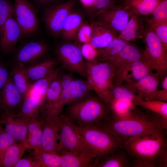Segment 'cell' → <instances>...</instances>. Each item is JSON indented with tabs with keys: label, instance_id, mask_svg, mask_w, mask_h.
<instances>
[{
	"label": "cell",
	"instance_id": "1",
	"mask_svg": "<svg viewBox=\"0 0 167 167\" xmlns=\"http://www.w3.org/2000/svg\"><path fill=\"white\" fill-rule=\"evenodd\" d=\"M98 126L113 134L121 145L129 139L141 135L166 131L167 122L157 114L143 113L135 109L128 117L118 119L111 115Z\"/></svg>",
	"mask_w": 167,
	"mask_h": 167
},
{
	"label": "cell",
	"instance_id": "2",
	"mask_svg": "<svg viewBox=\"0 0 167 167\" xmlns=\"http://www.w3.org/2000/svg\"><path fill=\"white\" fill-rule=\"evenodd\" d=\"M166 132L156 131L131 138L121 145L127 152L131 167H157L159 153L166 147Z\"/></svg>",
	"mask_w": 167,
	"mask_h": 167
},
{
	"label": "cell",
	"instance_id": "3",
	"mask_svg": "<svg viewBox=\"0 0 167 167\" xmlns=\"http://www.w3.org/2000/svg\"><path fill=\"white\" fill-rule=\"evenodd\" d=\"M68 105L66 116L77 126L98 125L111 115L109 105L91 93Z\"/></svg>",
	"mask_w": 167,
	"mask_h": 167
},
{
	"label": "cell",
	"instance_id": "4",
	"mask_svg": "<svg viewBox=\"0 0 167 167\" xmlns=\"http://www.w3.org/2000/svg\"><path fill=\"white\" fill-rule=\"evenodd\" d=\"M86 79L89 81L97 97L109 104L113 99L112 91L115 71L105 61L97 60L85 62Z\"/></svg>",
	"mask_w": 167,
	"mask_h": 167
},
{
	"label": "cell",
	"instance_id": "5",
	"mask_svg": "<svg viewBox=\"0 0 167 167\" xmlns=\"http://www.w3.org/2000/svg\"><path fill=\"white\" fill-rule=\"evenodd\" d=\"M76 126L84 144L98 160L121 145L113 134L99 126Z\"/></svg>",
	"mask_w": 167,
	"mask_h": 167
},
{
	"label": "cell",
	"instance_id": "6",
	"mask_svg": "<svg viewBox=\"0 0 167 167\" xmlns=\"http://www.w3.org/2000/svg\"><path fill=\"white\" fill-rule=\"evenodd\" d=\"M54 119L59 135L57 148L58 154L67 152L78 155L92 154L83 143L76 126L66 115L60 114Z\"/></svg>",
	"mask_w": 167,
	"mask_h": 167
},
{
	"label": "cell",
	"instance_id": "7",
	"mask_svg": "<svg viewBox=\"0 0 167 167\" xmlns=\"http://www.w3.org/2000/svg\"><path fill=\"white\" fill-rule=\"evenodd\" d=\"M37 10L29 0H15L13 14L21 30L20 38L36 35L41 32Z\"/></svg>",
	"mask_w": 167,
	"mask_h": 167
},
{
	"label": "cell",
	"instance_id": "8",
	"mask_svg": "<svg viewBox=\"0 0 167 167\" xmlns=\"http://www.w3.org/2000/svg\"><path fill=\"white\" fill-rule=\"evenodd\" d=\"M144 36L145 49L143 56L150 64L159 77L167 71V51L154 31L149 27L145 30Z\"/></svg>",
	"mask_w": 167,
	"mask_h": 167
},
{
	"label": "cell",
	"instance_id": "9",
	"mask_svg": "<svg viewBox=\"0 0 167 167\" xmlns=\"http://www.w3.org/2000/svg\"><path fill=\"white\" fill-rule=\"evenodd\" d=\"M76 2V0H68L43 9L42 19L45 28L53 38L61 36L65 20Z\"/></svg>",
	"mask_w": 167,
	"mask_h": 167
},
{
	"label": "cell",
	"instance_id": "10",
	"mask_svg": "<svg viewBox=\"0 0 167 167\" xmlns=\"http://www.w3.org/2000/svg\"><path fill=\"white\" fill-rule=\"evenodd\" d=\"M56 52L65 69L71 73H77L86 79L85 62L80 45L71 42L64 43L58 45Z\"/></svg>",
	"mask_w": 167,
	"mask_h": 167
},
{
	"label": "cell",
	"instance_id": "11",
	"mask_svg": "<svg viewBox=\"0 0 167 167\" xmlns=\"http://www.w3.org/2000/svg\"><path fill=\"white\" fill-rule=\"evenodd\" d=\"M142 55L137 48L128 44L115 55L105 61L114 69V87L121 85L131 64L140 59Z\"/></svg>",
	"mask_w": 167,
	"mask_h": 167
},
{
	"label": "cell",
	"instance_id": "12",
	"mask_svg": "<svg viewBox=\"0 0 167 167\" xmlns=\"http://www.w3.org/2000/svg\"><path fill=\"white\" fill-rule=\"evenodd\" d=\"M115 3L96 16L99 21L116 33L118 36L127 23L133 14L121 3Z\"/></svg>",
	"mask_w": 167,
	"mask_h": 167
},
{
	"label": "cell",
	"instance_id": "13",
	"mask_svg": "<svg viewBox=\"0 0 167 167\" xmlns=\"http://www.w3.org/2000/svg\"><path fill=\"white\" fill-rule=\"evenodd\" d=\"M0 118L6 131L18 143H24L27 137L28 121L16 112L0 111Z\"/></svg>",
	"mask_w": 167,
	"mask_h": 167
},
{
	"label": "cell",
	"instance_id": "14",
	"mask_svg": "<svg viewBox=\"0 0 167 167\" xmlns=\"http://www.w3.org/2000/svg\"><path fill=\"white\" fill-rule=\"evenodd\" d=\"M48 47L47 43L41 40L27 42L22 45L15 55L17 64L24 66L26 63L38 60L46 53Z\"/></svg>",
	"mask_w": 167,
	"mask_h": 167
},
{
	"label": "cell",
	"instance_id": "15",
	"mask_svg": "<svg viewBox=\"0 0 167 167\" xmlns=\"http://www.w3.org/2000/svg\"><path fill=\"white\" fill-rule=\"evenodd\" d=\"M23 101L21 94L10 75L0 94V111L17 112Z\"/></svg>",
	"mask_w": 167,
	"mask_h": 167
},
{
	"label": "cell",
	"instance_id": "16",
	"mask_svg": "<svg viewBox=\"0 0 167 167\" xmlns=\"http://www.w3.org/2000/svg\"><path fill=\"white\" fill-rule=\"evenodd\" d=\"M21 35L20 29L13 13L6 21L2 31L0 37L1 52L6 54L12 51L20 38Z\"/></svg>",
	"mask_w": 167,
	"mask_h": 167
},
{
	"label": "cell",
	"instance_id": "17",
	"mask_svg": "<svg viewBox=\"0 0 167 167\" xmlns=\"http://www.w3.org/2000/svg\"><path fill=\"white\" fill-rule=\"evenodd\" d=\"M159 77L157 74L152 72L136 82L127 83V88L144 100H153L157 90Z\"/></svg>",
	"mask_w": 167,
	"mask_h": 167
},
{
	"label": "cell",
	"instance_id": "18",
	"mask_svg": "<svg viewBox=\"0 0 167 167\" xmlns=\"http://www.w3.org/2000/svg\"><path fill=\"white\" fill-rule=\"evenodd\" d=\"M43 131L41 150L45 151L57 153V148L59 139L58 127L54 118L39 115Z\"/></svg>",
	"mask_w": 167,
	"mask_h": 167
},
{
	"label": "cell",
	"instance_id": "19",
	"mask_svg": "<svg viewBox=\"0 0 167 167\" xmlns=\"http://www.w3.org/2000/svg\"><path fill=\"white\" fill-rule=\"evenodd\" d=\"M90 24L92 32L90 42L98 49L104 48L118 37L116 33L96 20Z\"/></svg>",
	"mask_w": 167,
	"mask_h": 167
},
{
	"label": "cell",
	"instance_id": "20",
	"mask_svg": "<svg viewBox=\"0 0 167 167\" xmlns=\"http://www.w3.org/2000/svg\"><path fill=\"white\" fill-rule=\"evenodd\" d=\"M95 167H131L130 157L126 150L121 145L109 154L97 160Z\"/></svg>",
	"mask_w": 167,
	"mask_h": 167
},
{
	"label": "cell",
	"instance_id": "21",
	"mask_svg": "<svg viewBox=\"0 0 167 167\" xmlns=\"http://www.w3.org/2000/svg\"><path fill=\"white\" fill-rule=\"evenodd\" d=\"M42 102L39 96L29 91L16 113L21 117L29 121L39 115Z\"/></svg>",
	"mask_w": 167,
	"mask_h": 167
},
{
	"label": "cell",
	"instance_id": "22",
	"mask_svg": "<svg viewBox=\"0 0 167 167\" xmlns=\"http://www.w3.org/2000/svg\"><path fill=\"white\" fill-rule=\"evenodd\" d=\"M62 89L61 74L52 82L41 103L40 114L48 115L57 103Z\"/></svg>",
	"mask_w": 167,
	"mask_h": 167
},
{
	"label": "cell",
	"instance_id": "23",
	"mask_svg": "<svg viewBox=\"0 0 167 167\" xmlns=\"http://www.w3.org/2000/svg\"><path fill=\"white\" fill-rule=\"evenodd\" d=\"M27 134L28 137L24 143L27 148L34 150L40 149L41 145L43 131L39 115L29 121Z\"/></svg>",
	"mask_w": 167,
	"mask_h": 167
},
{
	"label": "cell",
	"instance_id": "24",
	"mask_svg": "<svg viewBox=\"0 0 167 167\" xmlns=\"http://www.w3.org/2000/svg\"><path fill=\"white\" fill-rule=\"evenodd\" d=\"M153 71L150 64L142 55L140 59L131 64L125 75L123 82L127 83L136 82L152 73Z\"/></svg>",
	"mask_w": 167,
	"mask_h": 167
},
{
	"label": "cell",
	"instance_id": "25",
	"mask_svg": "<svg viewBox=\"0 0 167 167\" xmlns=\"http://www.w3.org/2000/svg\"><path fill=\"white\" fill-rule=\"evenodd\" d=\"M83 22L81 14L73 9L65 20L61 36L67 41L76 40L78 30Z\"/></svg>",
	"mask_w": 167,
	"mask_h": 167
},
{
	"label": "cell",
	"instance_id": "26",
	"mask_svg": "<svg viewBox=\"0 0 167 167\" xmlns=\"http://www.w3.org/2000/svg\"><path fill=\"white\" fill-rule=\"evenodd\" d=\"M62 89L59 99L53 109L45 116L54 118L59 115L64 106L68 104L71 99L70 83L72 77L69 74H61Z\"/></svg>",
	"mask_w": 167,
	"mask_h": 167
},
{
	"label": "cell",
	"instance_id": "27",
	"mask_svg": "<svg viewBox=\"0 0 167 167\" xmlns=\"http://www.w3.org/2000/svg\"><path fill=\"white\" fill-rule=\"evenodd\" d=\"M61 167H92L93 160L96 159L91 154L76 155L67 152L60 153Z\"/></svg>",
	"mask_w": 167,
	"mask_h": 167
},
{
	"label": "cell",
	"instance_id": "28",
	"mask_svg": "<svg viewBox=\"0 0 167 167\" xmlns=\"http://www.w3.org/2000/svg\"><path fill=\"white\" fill-rule=\"evenodd\" d=\"M161 0H125L123 4L133 14L146 15L151 14Z\"/></svg>",
	"mask_w": 167,
	"mask_h": 167
},
{
	"label": "cell",
	"instance_id": "29",
	"mask_svg": "<svg viewBox=\"0 0 167 167\" xmlns=\"http://www.w3.org/2000/svg\"><path fill=\"white\" fill-rule=\"evenodd\" d=\"M9 75L24 100L29 92L31 85L25 73V67L16 64L12 67Z\"/></svg>",
	"mask_w": 167,
	"mask_h": 167
},
{
	"label": "cell",
	"instance_id": "30",
	"mask_svg": "<svg viewBox=\"0 0 167 167\" xmlns=\"http://www.w3.org/2000/svg\"><path fill=\"white\" fill-rule=\"evenodd\" d=\"M56 60L49 59L28 67H25V71L30 81L34 82L47 75L56 68Z\"/></svg>",
	"mask_w": 167,
	"mask_h": 167
},
{
	"label": "cell",
	"instance_id": "31",
	"mask_svg": "<svg viewBox=\"0 0 167 167\" xmlns=\"http://www.w3.org/2000/svg\"><path fill=\"white\" fill-rule=\"evenodd\" d=\"M133 103L161 116L167 122V102L156 100H145L135 94Z\"/></svg>",
	"mask_w": 167,
	"mask_h": 167
},
{
	"label": "cell",
	"instance_id": "32",
	"mask_svg": "<svg viewBox=\"0 0 167 167\" xmlns=\"http://www.w3.org/2000/svg\"><path fill=\"white\" fill-rule=\"evenodd\" d=\"M27 149L24 143H15L6 150L2 157L0 167H14Z\"/></svg>",
	"mask_w": 167,
	"mask_h": 167
},
{
	"label": "cell",
	"instance_id": "33",
	"mask_svg": "<svg viewBox=\"0 0 167 167\" xmlns=\"http://www.w3.org/2000/svg\"><path fill=\"white\" fill-rule=\"evenodd\" d=\"M60 74V68H55L46 76L31 84L30 91L39 96L42 101L51 83Z\"/></svg>",
	"mask_w": 167,
	"mask_h": 167
},
{
	"label": "cell",
	"instance_id": "34",
	"mask_svg": "<svg viewBox=\"0 0 167 167\" xmlns=\"http://www.w3.org/2000/svg\"><path fill=\"white\" fill-rule=\"evenodd\" d=\"M92 91V87L87 79L72 78L70 83L71 99L68 104L85 97Z\"/></svg>",
	"mask_w": 167,
	"mask_h": 167
},
{
	"label": "cell",
	"instance_id": "35",
	"mask_svg": "<svg viewBox=\"0 0 167 167\" xmlns=\"http://www.w3.org/2000/svg\"><path fill=\"white\" fill-rule=\"evenodd\" d=\"M109 105L111 116L118 119L129 117L136 109V106L133 102L115 99Z\"/></svg>",
	"mask_w": 167,
	"mask_h": 167
},
{
	"label": "cell",
	"instance_id": "36",
	"mask_svg": "<svg viewBox=\"0 0 167 167\" xmlns=\"http://www.w3.org/2000/svg\"><path fill=\"white\" fill-rule=\"evenodd\" d=\"M138 16L135 14L131 15L126 26L119 32L118 37L128 42L138 37L141 27Z\"/></svg>",
	"mask_w": 167,
	"mask_h": 167
},
{
	"label": "cell",
	"instance_id": "37",
	"mask_svg": "<svg viewBox=\"0 0 167 167\" xmlns=\"http://www.w3.org/2000/svg\"><path fill=\"white\" fill-rule=\"evenodd\" d=\"M33 156L40 164L41 167H61L60 155L44 151L40 149L34 150Z\"/></svg>",
	"mask_w": 167,
	"mask_h": 167
},
{
	"label": "cell",
	"instance_id": "38",
	"mask_svg": "<svg viewBox=\"0 0 167 167\" xmlns=\"http://www.w3.org/2000/svg\"><path fill=\"white\" fill-rule=\"evenodd\" d=\"M128 44V42L118 37L115 38L106 47L98 49L99 53L96 60L106 61L116 54Z\"/></svg>",
	"mask_w": 167,
	"mask_h": 167
},
{
	"label": "cell",
	"instance_id": "39",
	"mask_svg": "<svg viewBox=\"0 0 167 167\" xmlns=\"http://www.w3.org/2000/svg\"><path fill=\"white\" fill-rule=\"evenodd\" d=\"M149 27L159 38L165 49L167 50V21L161 22H148Z\"/></svg>",
	"mask_w": 167,
	"mask_h": 167
},
{
	"label": "cell",
	"instance_id": "40",
	"mask_svg": "<svg viewBox=\"0 0 167 167\" xmlns=\"http://www.w3.org/2000/svg\"><path fill=\"white\" fill-rule=\"evenodd\" d=\"M14 12V4L9 0H0V37L6 21Z\"/></svg>",
	"mask_w": 167,
	"mask_h": 167
},
{
	"label": "cell",
	"instance_id": "41",
	"mask_svg": "<svg viewBox=\"0 0 167 167\" xmlns=\"http://www.w3.org/2000/svg\"><path fill=\"white\" fill-rule=\"evenodd\" d=\"M149 20L155 22L167 21V0H161L151 13Z\"/></svg>",
	"mask_w": 167,
	"mask_h": 167
},
{
	"label": "cell",
	"instance_id": "42",
	"mask_svg": "<svg viewBox=\"0 0 167 167\" xmlns=\"http://www.w3.org/2000/svg\"><path fill=\"white\" fill-rule=\"evenodd\" d=\"M3 126L2 124L0 126V167L5 152L10 146L16 142L15 140L7 132Z\"/></svg>",
	"mask_w": 167,
	"mask_h": 167
},
{
	"label": "cell",
	"instance_id": "43",
	"mask_svg": "<svg viewBox=\"0 0 167 167\" xmlns=\"http://www.w3.org/2000/svg\"><path fill=\"white\" fill-rule=\"evenodd\" d=\"M135 94L127 88L121 85L114 86L112 91L113 99L130 102H133Z\"/></svg>",
	"mask_w": 167,
	"mask_h": 167
},
{
	"label": "cell",
	"instance_id": "44",
	"mask_svg": "<svg viewBox=\"0 0 167 167\" xmlns=\"http://www.w3.org/2000/svg\"><path fill=\"white\" fill-rule=\"evenodd\" d=\"M118 1L117 0H94L92 6L88 8L92 18L94 19L101 12Z\"/></svg>",
	"mask_w": 167,
	"mask_h": 167
},
{
	"label": "cell",
	"instance_id": "45",
	"mask_svg": "<svg viewBox=\"0 0 167 167\" xmlns=\"http://www.w3.org/2000/svg\"><path fill=\"white\" fill-rule=\"evenodd\" d=\"M81 50L83 58L86 61L96 60L99 53L98 49L93 46L90 42L84 43L81 45Z\"/></svg>",
	"mask_w": 167,
	"mask_h": 167
},
{
	"label": "cell",
	"instance_id": "46",
	"mask_svg": "<svg viewBox=\"0 0 167 167\" xmlns=\"http://www.w3.org/2000/svg\"><path fill=\"white\" fill-rule=\"evenodd\" d=\"M92 32L90 24L83 22L78 30L77 39L83 44L90 42Z\"/></svg>",
	"mask_w": 167,
	"mask_h": 167
},
{
	"label": "cell",
	"instance_id": "47",
	"mask_svg": "<svg viewBox=\"0 0 167 167\" xmlns=\"http://www.w3.org/2000/svg\"><path fill=\"white\" fill-rule=\"evenodd\" d=\"M14 167H41V166L39 162L33 156L21 158Z\"/></svg>",
	"mask_w": 167,
	"mask_h": 167
},
{
	"label": "cell",
	"instance_id": "48",
	"mask_svg": "<svg viewBox=\"0 0 167 167\" xmlns=\"http://www.w3.org/2000/svg\"><path fill=\"white\" fill-rule=\"evenodd\" d=\"M37 9H44L62 2V0H29Z\"/></svg>",
	"mask_w": 167,
	"mask_h": 167
},
{
	"label": "cell",
	"instance_id": "49",
	"mask_svg": "<svg viewBox=\"0 0 167 167\" xmlns=\"http://www.w3.org/2000/svg\"><path fill=\"white\" fill-rule=\"evenodd\" d=\"M9 75L6 65L0 61V104L1 91Z\"/></svg>",
	"mask_w": 167,
	"mask_h": 167
},
{
	"label": "cell",
	"instance_id": "50",
	"mask_svg": "<svg viewBox=\"0 0 167 167\" xmlns=\"http://www.w3.org/2000/svg\"><path fill=\"white\" fill-rule=\"evenodd\" d=\"M157 167H167V149L166 147L162 148L160 151L157 160Z\"/></svg>",
	"mask_w": 167,
	"mask_h": 167
},
{
	"label": "cell",
	"instance_id": "51",
	"mask_svg": "<svg viewBox=\"0 0 167 167\" xmlns=\"http://www.w3.org/2000/svg\"><path fill=\"white\" fill-rule=\"evenodd\" d=\"M153 100H158L162 101H167V90L162 89L157 90Z\"/></svg>",
	"mask_w": 167,
	"mask_h": 167
},
{
	"label": "cell",
	"instance_id": "52",
	"mask_svg": "<svg viewBox=\"0 0 167 167\" xmlns=\"http://www.w3.org/2000/svg\"><path fill=\"white\" fill-rule=\"evenodd\" d=\"M83 6L88 8H89L92 6L94 0H79Z\"/></svg>",
	"mask_w": 167,
	"mask_h": 167
},
{
	"label": "cell",
	"instance_id": "53",
	"mask_svg": "<svg viewBox=\"0 0 167 167\" xmlns=\"http://www.w3.org/2000/svg\"><path fill=\"white\" fill-rule=\"evenodd\" d=\"M162 89L167 90V76H165L163 79L162 82Z\"/></svg>",
	"mask_w": 167,
	"mask_h": 167
},
{
	"label": "cell",
	"instance_id": "54",
	"mask_svg": "<svg viewBox=\"0 0 167 167\" xmlns=\"http://www.w3.org/2000/svg\"><path fill=\"white\" fill-rule=\"evenodd\" d=\"M2 124L1 121V119H0V126L2 125Z\"/></svg>",
	"mask_w": 167,
	"mask_h": 167
},
{
	"label": "cell",
	"instance_id": "55",
	"mask_svg": "<svg viewBox=\"0 0 167 167\" xmlns=\"http://www.w3.org/2000/svg\"><path fill=\"white\" fill-rule=\"evenodd\" d=\"M117 0L118 1H120L122 2L123 1H124L125 0Z\"/></svg>",
	"mask_w": 167,
	"mask_h": 167
}]
</instances>
